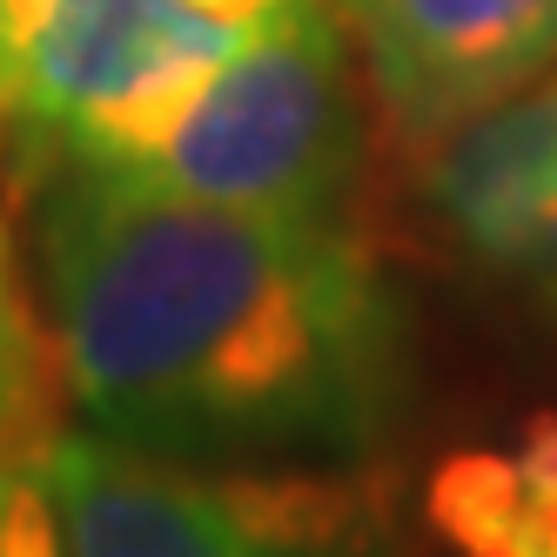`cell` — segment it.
Here are the masks:
<instances>
[{
  "label": "cell",
  "mask_w": 557,
  "mask_h": 557,
  "mask_svg": "<svg viewBox=\"0 0 557 557\" xmlns=\"http://www.w3.org/2000/svg\"><path fill=\"white\" fill-rule=\"evenodd\" d=\"M34 275L82 430L182 463H363L404 404V309L336 215H249L41 169Z\"/></svg>",
  "instance_id": "cell-1"
},
{
  "label": "cell",
  "mask_w": 557,
  "mask_h": 557,
  "mask_svg": "<svg viewBox=\"0 0 557 557\" xmlns=\"http://www.w3.org/2000/svg\"><path fill=\"white\" fill-rule=\"evenodd\" d=\"M356 54L343 0H283L114 175L249 215H336L363 169Z\"/></svg>",
  "instance_id": "cell-2"
},
{
  "label": "cell",
  "mask_w": 557,
  "mask_h": 557,
  "mask_svg": "<svg viewBox=\"0 0 557 557\" xmlns=\"http://www.w3.org/2000/svg\"><path fill=\"white\" fill-rule=\"evenodd\" d=\"M41 476L67 557H383L349 463H182L61 430Z\"/></svg>",
  "instance_id": "cell-3"
},
{
  "label": "cell",
  "mask_w": 557,
  "mask_h": 557,
  "mask_svg": "<svg viewBox=\"0 0 557 557\" xmlns=\"http://www.w3.org/2000/svg\"><path fill=\"white\" fill-rule=\"evenodd\" d=\"M283 0H67L27 41L21 169H122Z\"/></svg>",
  "instance_id": "cell-4"
},
{
  "label": "cell",
  "mask_w": 557,
  "mask_h": 557,
  "mask_svg": "<svg viewBox=\"0 0 557 557\" xmlns=\"http://www.w3.org/2000/svg\"><path fill=\"white\" fill-rule=\"evenodd\" d=\"M343 14L410 148L524 95L557 61V0H343Z\"/></svg>",
  "instance_id": "cell-5"
},
{
  "label": "cell",
  "mask_w": 557,
  "mask_h": 557,
  "mask_svg": "<svg viewBox=\"0 0 557 557\" xmlns=\"http://www.w3.org/2000/svg\"><path fill=\"white\" fill-rule=\"evenodd\" d=\"M423 154L450 243L497 283L557 289V82L470 114Z\"/></svg>",
  "instance_id": "cell-6"
},
{
  "label": "cell",
  "mask_w": 557,
  "mask_h": 557,
  "mask_svg": "<svg viewBox=\"0 0 557 557\" xmlns=\"http://www.w3.org/2000/svg\"><path fill=\"white\" fill-rule=\"evenodd\" d=\"M423 517L457 557H557V410L430 470Z\"/></svg>",
  "instance_id": "cell-7"
},
{
  "label": "cell",
  "mask_w": 557,
  "mask_h": 557,
  "mask_svg": "<svg viewBox=\"0 0 557 557\" xmlns=\"http://www.w3.org/2000/svg\"><path fill=\"white\" fill-rule=\"evenodd\" d=\"M54 396H61V363L48 315L27 302L21 262L0 222V470H41L54 450Z\"/></svg>",
  "instance_id": "cell-8"
},
{
  "label": "cell",
  "mask_w": 557,
  "mask_h": 557,
  "mask_svg": "<svg viewBox=\"0 0 557 557\" xmlns=\"http://www.w3.org/2000/svg\"><path fill=\"white\" fill-rule=\"evenodd\" d=\"M0 557H67L41 470H0Z\"/></svg>",
  "instance_id": "cell-9"
},
{
  "label": "cell",
  "mask_w": 557,
  "mask_h": 557,
  "mask_svg": "<svg viewBox=\"0 0 557 557\" xmlns=\"http://www.w3.org/2000/svg\"><path fill=\"white\" fill-rule=\"evenodd\" d=\"M21 82H27V41L14 21V0H0V128L21 114Z\"/></svg>",
  "instance_id": "cell-10"
},
{
  "label": "cell",
  "mask_w": 557,
  "mask_h": 557,
  "mask_svg": "<svg viewBox=\"0 0 557 557\" xmlns=\"http://www.w3.org/2000/svg\"><path fill=\"white\" fill-rule=\"evenodd\" d=\"M54 8H67V0H14V21H21V41H34V27H41Z\"/></svg>",
  "instance_id": "cell-11"
}]
</instances>
